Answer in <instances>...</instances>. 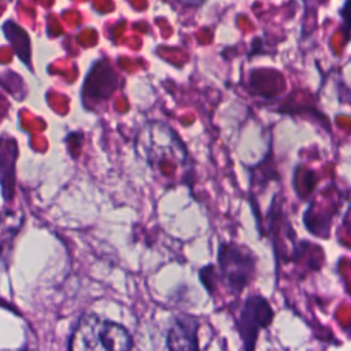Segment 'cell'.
<instances>
[{
  "label": "cell",
  "mask_w": 351,
  "mask_h": 351,
  "mask_svg": "<svg viewBox=\"0 0 351 351\" xmlns=\"http://www.w3.org/2000/svg\"><path fill=\"white\" fill-rule=\"evenodd\" d=\"M128 330L96 314H85L77 322L69 343V351H132Z\"/></svg>",
  "instance_id": "6da1fadb"
},
{
  "label": "cell",
  "mask_w": 351,
  "mask_h": 351,
  "mask_svg": "<svg viewBox=\"0 0 351 351\" xmlns=\"http://www.w3.org/2000/svg\"><path fill=\"white\" fill-rule=\"evenodd\" d=\"M218 263L222 278L234 293H239L245 288L255 270L254 255L233 243L221 244Z\"/></svg>",
  "instance_id": "7a4b0ae2"
},
{
  "label": "cell",
  "mask_w": 351,
  "mask_h": 351,
  "mask_svg": "<svg viewBox=\"0 0 351 351\" xmlns=\"http://www.w3.org/2000/svg\"><path fill=\"white\" fill-rule=\"evenodd\" d=\"M271 318L273 310L265 298L254 295L244 302L239 317V330L245 351H254L259 330L266 328Z\"/></svg>",
  "instance_id": "3957f363"
},
{
  "label": "cell",
  "mask_w": 351,
  "mask_h": 351,
  "mask_svg": "<svg viewBox=\"0 0 351 351\" xmlns=\"http://www.w3.org/2000/svg\"><path fill=\"white\" fill-rule=\"evenodd\" d=\"M199 319L193 315H178L167 332L169 351H199Z\"/></svg>",
  "instance_id": "277c9868"
},
{
  "label": "cell",
  "mask_w": 351,
  "mask_h": 351,
  "mask_svg": "<svg viewBox=\"0 0 351 351\" xmlns=\"http://www.w3.org/2000/svg\"><path fill=\"white\" fill-rule=\"evenodd\" d=\"M115 88H117V75L112 69L108 71V74L104 77V80H100V81L97 80L95 73L90 70L85 80L84 95H86L89 99L104 100L111 95V92Z\"/></svg>",
  "instance_id": "5b68a950"
},
{
  "label": "cell",
  "mask_w": 351,
  "mask_h": 351,
  "mask_svg": "<svg viewBox=\"0 0 351 351\" xmlns=\"http://www.w3.org/2000/svg\"><path fill=\"white\" fill-rule=\"evenodd\" d=\"M167 1L181 7H200L204 3V0H167Z\"/></svg>",
  "instance_id": "8992f818"
}]
</instances>
